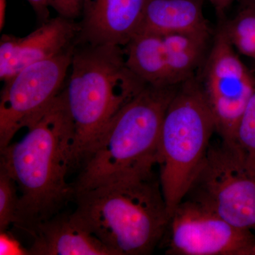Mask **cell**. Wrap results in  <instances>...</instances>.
Listing matches in <instances>:
<instances>
[{"label":"cell","mask_w":255,"mask_h":255,"mask_svg":"<svg viewBox=\"0 0 255 255\" xmlns=\"http://www.w3.org/2000/svg\"><path fill=\"white\" fill-rule=\"evenodd\" d=\"M18 141L1 150L0 168L17 186L19 209L14 226L30 232L75 199L67 174L74 167L75 136L63 90L26 127Z\"/></svg>","instance_id":"6da1fadb"},{"label":"cell","mask_w":255,"mask_h":255,"mask_svg":"<svg viewBox=\"0 0 255 255\" xmlns=\"http://www.w3.org/2000/svg\"><path fill=\"white\" fill-rule=\"evenodd\" d=\"M73 214L114 255L150 254L170 215L155 170L103 183L75 194Z\"/></svg>","instance_id":"7a4b0ae2"},{"label":"cell","mask_w":255,"mask_h":255,"mask_svg":"<svg viewBox=\"0 0 255 255\" xmlns=\"http://www.w3.org/2000/svg\"><path fill=\"white\" fill-rule=\"evenodd\" d=\"M147 85L128 66L124 47L77 42L63 89L75 129L74 167Z\"/></svg>","instance_id":"3957f363"},{"label":"cell","mask_w":255,"mask_h":255,"mask_svg":"<svg viewBox=\"0 0 255 255\" xmlns=\"http://www.w3.org/2000/svg\"><path fill=\"white\" fill-rule=\"evenodd\" d=\"M179 85H147L122 109L82 160L75 192L154 169L164 114Z\"/></svg>","instance_id":"277c9868"},{"label":"cell","mask_w":255,"mask_h":255,"mask_svg":"<svg viewBox=\"0 0 255 255\" xmlns=\"http://www.w3.org/2000/svg\"><path fill=\"white\" fill-rule=\"evenodd\" d=\"M216 132L197 75L178 86L161 127L157 166L169 215L187 196Z\"/></svg>","instance_id":"5b68a950"},{"label":"cell","mask_w":255,"mask_h":255,"mask_svg":"<svg viewBox=\"0 0 255 255\" xmlns=\"http://www.w3.org/2000/svg\"><path fill=\"white\" fill-rule=\"evenodd\" d=\"M184 199L255 232V176L238 150L226 142L210 145Z\"/></svg>","instance_id":"8992f818"},{"label":"cell","mask_w":255,"mask_h":255,"mask_svg":"<svg viewBox=\"0 0 255 255\" xmlns=\"http://www.w3.org/2000/svg\"><path fill=\"white\" fill-rule=\"evenodd\" d=\"M197 75L221 141L233 145L255 89V77L240 58L221 25Z\"/></svg>","instance_id":"52a82bcc"},{"label":"cell","mask_w":255,"mask_h":255,"mask_svg":"<svg viewBox=\"0 0 255 255\" xmlns=\"http://www.w3.org/2000/svg\"><path fill=\"white\" fill-rule=\"evenodd\" d=\"M75 46L26 67L4 82L0 96V150L9 145L18 130L31 124L63 91Z\"/></svg>","instance_id":"ba28073f"},{"label":"cell","mask_w":255,"mask_h":255,"mask_svg":"<svg viewBox=\"0 0 255 255\" xmlns=\"http://www.w3.org/2000/svg\"><path fill=\"white\" fill-rule=\"evenodd\" d=\"M166 255H255V236L195 201L184 199L169 219Z\"/></svg>","instance_id":"9c48e42d"},{"label":"cell","mask_w":255,"mask_h":255,"mask_svg":"<svg viewBox=\"0 0 255 255\" xmlns=\"http://www.w3.org/2000/svg\"><path fill=\"white\" fill-rule=\"evenodd\" d=\"M80 31V22L58 15L42 23L27 36L3 34L0 39V80L7 81L26 67L73 48Z\"/></svg>","instance_id":"30bf717a"},{"label":"cell","mask_w":255,"mask_h":255,"mask_svg":"<svg viewBox=\"0 0 255 255\" xmlns=\"http://www.w3.org/2000/svg\"><path fill=\"white\" fill-rule=\"evenodd\" d=\"M148 0H87L78 43L127 46L137 34Z\"/></svg>","instance_id":"8fae6325"},{"label":"cell","mask_w":255,"mask_h":255,"mask_svg":"<svg viewBox=\"0 0 255 255\" xmlns=\"http://www.w3.org/2000/svg\"><path fill=\"white\" fill-rule=\"evenodd\" d=\"M32 255H114L74 217L73 213H58L38 223L30 232Z\"/></svg>","instance_id":"7c38bea8"},{"label":"cell","mask_w":255,"mask_h":255,"mask_svg":"<svg viewBox=\"0 0 255 255\" xmlns=\"http://www.w3.org/2000/svg\"><path fill=\"white\" fill-rule=\"evenodd\" d=\"M211 36L202 0H148L137 33Z\"/></svg>","instance_id":"4fadbf2b"},{"label":"cell","mask_w":255,"mask_h":255,"mask_svg":"<svg viewBox=\"0 0 255 255\" xmlns=\"http://www.w3.org/2000/svg\"><path fill=\"white\" fill-rule=\"evenodd\" d=\"M124 50L128 66L146 85L175 86L171 84L163 35L137 33L124 46Z\"/></svg>","instance_id":"5bb4252c"},{"label":"cell","mask_w":255,"mask_h":255,"mask_svg":"<svg viewBox=\"0 0 255 255\" xmlns=\"http://www.w3.org/2000/svg\"><path fill=\"white\" fill-rule=\"evenodd\" d=\"M232 146L255 176V89L240 122Z\"/></svg>","instance_id":"9a60e30c"},{"label":"cell","mask_w":255,"mask_h":255,"mask_svg":"<svg viewBox=\"0 0 255 255\" xmlns=\"http://www.w3.org/2000/svg\"><path fill=\"white\" fill-rule=\"evenodd\" d=\"M19 201L16 183L4 169L0 168V233L16 224Z\"/></svg>","instance_id":"2e32d148"},{"label":"cell","mask_w":255,"mask_h":255,"mask_svg":"<svg viewBox=\"0 0 255 255\" xmlns=\"http://www.w3.org/2000/svg\"><path fill=\"white\" fill-rule=\"evenodd\" d=\"M87 0H50V7L60 16L76 20L82 17Z\"/></svg>","instance_id":"e0dca14e"},{"label":"cell","mask_w":255,"mask_h":255,"mask_svg":"<svg viewBox=\"0 0 255 255\" xmlns=\"http://www.w3.org/2000/svg\"><path fill=\"white\" fill-rule=\"evenodd\" d=\"M0 236V255H28V251L20 246L18 241L9 236L7 231L1 232Z\"/></svg>","instance_id":"ac0fdd59"},{"label":"cell","mask_w":255,"mask_h":255,"mask_svg":"<svg viewBox=\"0 0 255 255\" xmlns=\"http://www.w3.org/2000/svg\"><path fill=\"white\" fill-rule=\"evenodd\" d=\"M34 10L40 22L43 23L49 19L50 0H27Z\"/></svg>","instance_id":"d6986e66"},{"label":"cell","mask_w":255,"mask_h":255,"mask_svg":"<svg viewBox=\"0 0 255 255\" xmlns=\"http://www.w3.org/2000/svg\"><path fill=\"white\" fill-rule=\"evenodd\" d=\"M234 1L235 0H209L216 10V14L221 17L224 16L226 10Z\"/></svg>","instance_id":"ffe728a7"},{"label":"cell","mask_w":255,"mask_h":255,"mask_svg":"<svg viewBox=\"0 0 255 255\" xmlns=\"http://www.w3.org/2000/svg\"><path fill=\"white\" fill-rule=\"evenodd\" d=\"M6 0H0V29H3L6 15Z\"/></svg>","instance_id":"44dd1931"},{"label":"cell","mask_w":255,"mask_h":255,"mask_svg":"<svg viewBox=\"0 0 255 255\" xmlns=\"http://www.w3.org/2000/svg\"><path fill=\"white\" fill-rule=\"evenodd\" d=\"M243 6H255V0H243Z\"/></svg>","instance_id":"7402d4cb"}]
</instances>
